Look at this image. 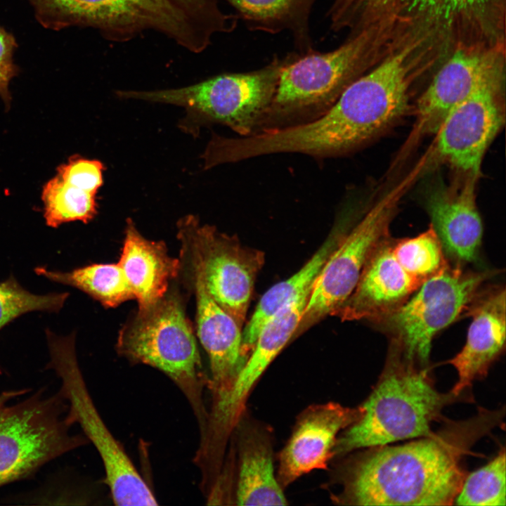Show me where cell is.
<instances>
[{
    "instance_id": "cell-1",
    "label": "cell",
    "mask_w": 506,
    "mask_h": 506,
    "mask_svg": "<svg viewBox=\"0 0 506 506\" xmlns=\"http://www.w3.org/2000/svg\"><path fill=\"white\" fill-rule=\"evenodd\" d=\"M500 417L499 411L483 410L430 436L371 447L351 467L346 500L357 505L454 504L467 475L462 458Z\"/></svg>"
},
{
    "instance_id": "cell-2",
    "label": "cell",
    "mask_w": 506,
    "mask_h": 506,
    "mask_svg": "<svg viewBox=\"0 0 506 506\" xmlns=\"http://www.w3.org/2000/svg\"><path fill=\"white\" fill-rule=\"evenodd\" d=\"M411 52V48H404L361 75L318 118L253 135L249 141L251 153L256 157L301 153L327 158L361 146L406 110Z\"/></svg>"
},
{
    "instance_id": "cell-3",
    "label": "cell",
    "mask_w": 506,
    "mask_h": 506,
    "mask_svg": "<svg viewBox=\"0 0 506 506\" xmlns=\"http://www.w3.org/2000/svg\"><path fill=\"white\" fill-rule=\"evenodd\" d=\"M44 26L98 30L108 39L125 41L147 31L172 39L194 53L205 51L218 32H231L237 16L216 0H29Z\"/></svg>"
},
{
    "instance_id": "cell-4",
    "label": "cell",
    "mask_w": 506,
    "mask_h": 506,
    "mask_svg": "<svg viewBox=\"0 0 506 506\" xmlns=\"http://www.w3.org/2000/svg\"><path fill=\"white\" fill-rule=\"evenodd\" d=\"M460 397L437 391L427 366L391 344L383 371L360 406V417L337 439L334 455L430 436L444 407Z\"/></svg>"
},
{
    "instance_id": "cell-5",
    "label": "cell",
    "mask_w": 506,
    "mask_h": 506,
    "mask_svg": "<svg viewBox=\"0 0 506 506\" xmlns=\"http://www.w3.org/2000/svg\"><path fill=\"white\" fill-rule=\"evenodd\" d=\"M376 33L365 29L327 53L294 54L255 133L304 124L326 112L370 64Z\"/></svg>"
},
{
    "instance_id": "cell-6",
    "label": "cell",
    "mask_w": 506,
    "mask_h": 506,
    "mask_svg": "<svg viewBox=\"0 0 506 506\" xmlns=\"http://www.w3.org/2000/svg\"><path fill=\"white\" fill-rule=\"evenodd\" d=\"M196 343L181 299L167 292L151 307L138 310L122 327L116 349L129 361L169 377L189 403L202 434L207 418L203 398L207 381Z\"/></svg>"
},
{
    "instance_id": "cell-7",
    "label": "cell",
    "mask_w": 506,
    "mask_h": 506,
    "mask_svg": "<svg viewBox=\"0 0 506 506\" xmlns=\"http://www.w3.org/2000/svg\"><path fill=\"white\" fill-rule=\"evenodd\" d=\"M294 55L276 58L255 71L222 74L181 88L119 90L116 95L184 108L187 115L182 125L190 131L200 124L217 123L246 136L256 131L273 98L280 72Z\"/></svg>"
},
{
    "instance_id": "cell-8",
    "label": "cell",
    "mask_w": 506,
    "mask_h": 506,
    "mask_svg": "<svg viewBox=\"0 0 506 506\" xmlns=\"http://www.w3.org/2000/svg\"><path fill=\"white\" fill-rule=\"evenodd\" d=\"M46 335L50 354L46 368L53 370L60 378L59 392L67 401L68 416L79 424L100 457L114 504L156 505L154 493L93 402L77 361L74 334L58 336L47 329Z\"/></svg>"
},
{
    "instance_id": "cell-9",
    "label": "cell",
    "mask_w": 506,
    "mask_h": 506,
    "mask_svg": "<svg viewBox=\"0 0 506 506\" xmlns=\"http://www.w3.org/2000/svg\"><path fill=\"white\" fill-rule=\"evenodd\" d=\"M44 389L12 406H0V486L33 474L48 462L89 443L70 432L74 424L60 392Z\"/></svg>"
},
{
    "instance_id": "cell-10",
    "label": "cell",
    "mask_w": 506,
    "mask_h": 506,
    "mask_svg": "<svg viewBox=\"0 0 506 506\" xmlns=\"http://www.w3.org/2000/svg\"><path fill=\"white\" fill-rule=\"evenodd\" d=\"M493 273L448 264L426 280L391 314L381 320L391 344L408 359L428 365L432 344L443 329L466 314Z\"/></svg>"
},
{
    "instance_id": "cell-11",
    "label": "cell",
    "mask_w": 506,
    "mask_h": 506,
    "mask_svg": "<svg viewBox=\"0 0 506 506\" xmlns=\"http://www.w3.org/2000/svg\"><path fill=\"white\" fill-rule=\"evenodd\" d=\"M178 236L183 254L197 270L212 298L242 327L256 277L264 262L262 252L242 245L193 215L181 219Z\"/></svg>"
},
{
    "instance_id": "cell-12",
    "label": "cell",
    "mask_w": 506,
    "mask_h": 506,
    "mask_svg": "<svg viewBox=\"0 0 506 506\" xmlns=\"http://www.w3.org/2000/svg\"><path fill=\"white\" fill-rule=\"evenodd\" d=\"M394 193L382 198L364 214L330 254L314 280L297 332H302L346 301L375 249L388 238L395 214Z\"/></svg>"
},
{
    "instance_id": "cell-13",
    "label": "cell",
    "mask_w": 506,
    "mask_h": 506,
    "mask_svg": "<svg viewBox=\"0 0 506 506\" xmlns=\"http://www.w3.org/2000/svg\"><path fill=\"white\" fill-rule=\"evenodd\" d=\"M498 77L453 107L436 133L439 157L465 176L479 177L486 151L505 120Z\"/></svg>"
},
{
    "instance_id": "cell-14",
    "label": "cell",
    "mask_w": 506,
    "mask_h": 506,
    "mask_svg": "<svg viewBox=\"0 0 506 506\" xmlns=\"http://www.w3.org/2000/svg\"><path fill=\"white\" fill-rule=\"evenodd\" d=\"M311 289L283 307L262 327L229 392L207 413L206 432L211 438L224 440L252 387L296 333Z\"/></svg>"
},
{
    "instance_id": "cell-15",
    "label": "cell",
    "mask_w": 506,
    "mask_h": 506,
    "mask_svg": "<svg viewBox=\"0 0 506 506\" xmlns=\"http://www.w3.org/2000/svg\"><path fill=\"white\" fill-rule=\"evenodd\" d=\"M462 183H446L436 177L424 187L423 202L431 226L445 254L464 266L479 259L483 223L475 197L477 177L465 176Z\"/></svg>"
},
{
    "instance_id": "cell-16",
    "label": "cell",
    "mask_w": 506,
    "mask_h": 506,
    "mask_svg": "<svg viewBox=\"0 0 506 506\" xmlns=\"http://www.w3.org/2000/svg\"><path fill=\"white\" fill-rule=\"evenodd\" d=\"M361 414V407L351 409L333 402L305 411L280 455V484L286 486L314 469L326 468L338 434Z\"/></svg>"
},
{
    "instance_id": "cell-17",
    "label": "cell",
    "mask_w": 506,
    "mask_h": 506,
    "mask_svg": "<svg viewBox=\"0 0 506 506\" xmlns=\"http://www.w3.org/2000/svg\"><path fill=\"white\" fill-rule=\"evenodd\" d=\"M193 269V268H192ZM197 333L209 361L211 407L229 392L245 361L242 332L235 320L209 294L200 273L193 269Z\"/></svg>"
},
{
    "instance_id": "cell-18",
    "label": "cell",
    "mask_w": 506,
    "mask_h": 506,
    "mask_svg": "<svg viewBox=\"0 0 506 506\" xmlns=\"http://www.w3.org/2000/svg\"><path fill=\"white\" fill-rule=\"evenodd\" d=\"M505 287L483 288L473 301L467 315L472 317L466 342L448 361L457 370L458 380L450 392L455 396L469 388L476 379L485 377L505 346Z\"/></svg>"
},
{
    "instance_id": "cell-19",
    "label": "cell",
    "mask_w": 506,
    "mask_h": 506,
    "mask_svg": "<svg viewBox=\"0 0 506 506\" xmlns=\"http://www.w3.org/2000/svg\"><path fill=\"white\" fill-rule=\"evenodd\" d=\"M422 284L401 266L386 239L366 263L346 301L334 313L342 320H378L398 309Z\"/></svg>"
},
{
    "instance_id": "cell-20",
    "label": "cell",
    "mask_w": 506,
    "mask_h": 506,
    "mask_svg": "<svg viewBox=\"0 0 506 506\" xmlns=\"http://www.w3.org/2000/svg\"><path fill=\"white\" fill-rule=\"evenodd\" d=\"M496 77L495 66L483 54L464 50L455 52L418 99L417 129L436 134L453 107Z\"/></svg>"
},
{
    "instance_id": "cell-21",
    "label": "cell",
    "mask_w": 506,
    "mask_h": 506,
    "mask_svg": "<svg viewBox=\"0 0 506 506\" xmlns=\"http://www.w3.org/2000/svg\"><path fill=\"white\" fill-rule=\"evenodd\" d=\"M118 264L140 311L151 307L167 294L169 282L178 275L181 266L179 259L168 254L164 242L144 238L131 219L126 221Z\"/></svg>"
},
{
    "instance_id": "cell-22",
    "label": "cell",
    "mask_w": 506,
    "mask_h": 506,
    "mask_svg": "<svg viewBox=\"0 0 506 506\" xmlns=\"http://www.w3.org/2000/svg\"><path fill=\"white\" fill-rule=\"evenodd\" d=\"M344 232L338 228L331 232L320 248L297 273L273 285L262 295L242 332V347L245 356L252 351L264 324L283 307L311 288L325 261Z\"/></svg>"
},
{
    "instance_id": "cell-23",
    "label": "cell",
    "mask_w": 506,
    "mask_h": 506,
    "mask_svg": "<svg viewBox=\"0 0 506 506\" xmlns=\"http://www.w3.org/2000/svg\"><path fill=\"white\" fill-rule=\"evenodd\" d=\"M252 30L292 32L302 48L309 47V18L316 0H226Z\"/></svg>"
},
{
    "instance_id": "cell-24",
    "label": "cell",
    "mask_w": 506,
    "mask_h": 506,
    "mask_svg": "<svg viewBox=\"0 0 506 506\" xmlns=\"http://www.w3.org/2000/svg\"><path fill=\"white\" fill-rule=\"evenodd\" d=\"M236 500L240 505L287 504L275 476L270 450L262 441L248 442L241 453Z\"/></svg>"
},
{
    "instance_id": "cell-25",
    "label": "cell",
    "mask_w": 506,
    "mask_h": 506,
    "mask_svg": "<svg viewBox=\"0 0 506 506\" xmlns=\"http://www.w3.org/2000/svg\"><path fill=\"white\" fill-rule=\"evenodd\" d=\"M34 272L52 282L77 288L105 307H115L134 298L118 263L93 264L67 272L38 266L34 268Z\"/></svg>"
},
{
    "instance_id": "cell-26",
    "label": "cell",
    "mask_w": 506,
    "mask_h": 506,
    "mask_svg": "<svg viewBox=\"0 0 506 506\" xmlns=\"http://www.w3.org/2000/svg\"><path fill=\"white\" fill-rule=\"evenodd\" d=\"M97 193L77 179L56 174L42 190L46 224L57 228L71 221L89 222L98 213Z\"/></svg>"
},
{
    "instance_id": "cell-27",
    "label": "cell",
    "mask_w": 506,
    "mask_h": 506,
    "mask_svg": "<svg viewBox=\"0 0 506 506\" xmlns=\"http://www.w3.org/2000/svg\"><path fill=\"white\" fill-rule=\"evenodd\" d=\"M392 252L404 270L421 284L449 264L431 225L415 237L393 241Z\"/></svg>"
},
{
    "instance_id": "cell-28",
    "label": "cell",
    "mask_w": 506,
    "mask_h": 506,
    "mask_svg": "<svg viewBox=\"0 0 506 506\" xmlns=\"http://www.w3.org/2000/svg\"><path fill=\"white\" fill-rule=\"evenodd\" d=\"M505 451L466 475L454 504L457 505H505Z\"/></svg>"
},
{
    "instance_id": "cell-29",
    "label": "cell",
    "mask_w": 506,
    "mask_h": 506,
    "mask_svg": "<svg viewBox=\"0 0 506 506\" xmlns=\"http://www.w3.org/2000/svg\"><path fill=\"white\" fill-rule=\"evenodd\" d=\"M68 296L67 292L33 294L22 287L13 275H11L0 282V330L29 312H58Z\"/></svg>"
},
{
    "instance_id": "cell-30",
    "label": "cell",
    "mask_w": 506,
    "mask_h": 506,
    "mask_svg": "<svg viewBox=\"0 0 506 506\" xmlns=\"http://www.w3.org/2000/svg\"><path fill=\"white\" fill-rule=\"evenodd\" d=\"M408 6L446 20L475 16L488 11L500 0H404Z\"/></svg>"
},
{
    "instance_id": "cell-31",
    "label": "cell",
    "mask_w": 506,
    "mask_h": 506,
    "mask_svg": "<svg viewBox=\"0 0 506 506\" xmlns=\"http://www.w3.org/2000/svg\"><path fill=\"white\" fill-rule=\"evenodd\" d=\"M15 47L16 43L13 35L0 26V96L6 108L10 107L11 101L8 86L17 74V68L13 60Z\"/></svg>"
},
{
    "instance_id": "cell-32",
    "label": "cell",
    "mask_w": 506,
    "mask_h": 506,
    "mask_svg": "<svg viewBox=\"0 0 506 506\" xmlns=\"http://www.w3.org/2000/svg\"><path fill=\"white\" fill-rule=\"evenodd\" d=\"M365 0H336L330 11L332 25L342 26L356 6Z\"/></svg>"
},
{
    "instance_id": "cell-33",
    "label": "cell",
    "mask_w": 506,
    "mask_h": 506,
    "mask_svg": "<svg viewBox=\"0 0 506 506\" xmlns=\"http://www.w3.org/2000/svg\"><path fill=\"white\" fill-rule=\"evenodd\" d=\"M27 389L6 391L0 394V406L6 404L11 399L24 394Z\"/></svg>"
}]
</instances>
